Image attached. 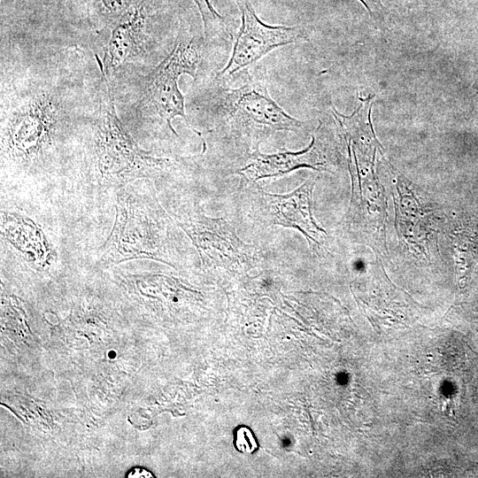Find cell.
Returning a JSON list of instances; mask_svg holds the SVG:
<instances>
[{
    "label": "cell",
    "mask_w": 478,
    "mask_h": 478,
    "mask_svg": "<svg viewBox=\"0 0 478 478\" xmlns=\"http://www.w3.org/2000/svg\"><path fill=\"white\" fill-rule=\"evenodd\" d=\"M197 108L210 131L231 139L249 153L276 135L304 127L303 121L272 98L266 82L249 73L248 81L236 88L212 80Z\"/></svg>",
    "instance_id": "cell-1"
},
{
    "label": "cell",
    "mask_w": 478,
    "mask_h": 478,
    "mask_svg": "<svg viewBox=\"0 0 478 478\" xmlns=\"http://www.w3.org/2000/svg\"><path fill=\"white\" fill-rule=\"evenodd\" d=\"M116 218L103 258L110 262L132 258L174 261L170 219L150 190L127 188L118 199Z\"/></svg>",
    "instance_id": "cell-2"
},
{
    "label": "cell",
    "mask_w": 478,
    "mask_h": 478,
    "mask_svg": "<svg viewBox=\"0 0 478 478\" xmlns=\"http://www.w3.org/2000/svg\"><path fill=\"white\" fill-rule=\"evenodd\" d=\"M106 85L101 98L97 140V166L110 180H133L154 175L172 167L174 162L141 150L128 135L117 116L108 81L99 67Z\"/></svg>",
    "instance_id": "cell-3"
},
{
    "label": "cell",
    "mask_w": 478,
    "mask_h": 478,
    "mask_svg": "<svg viewBox=\"0 0 478 478\" xmlns=\"http://www.w3.org/2000/svg\"><path fill=\"white\" fill-rule=\"evenodd\" d=\"M176 221L193 242L203 265L246 272L258 262L256 249L243 243L226 220L208 217L197 209L181 214Z\"/></svg>",
    "instance_id": "cell-4"
},
{
    "label": "cell",
    "mask_w": 478,
    "mask_h": 478,
    "mask_svg": "<svg viewBox=\"0 0 478 478\" xmlns=\"http://www.w3.org/2000/svg\"><path fill=\"white\" fill-rule=\"evenodd\" d=\"M203 41L200 38H178L170 53L145 79V94L155 113L178 135L172 120L180 116L189 126L184 97L179 89V77L184 73L197 78L202 60Z\"/></svg>",
    "instance_id": "cell-5"
},
{
    "label": "cell",
    "mask_w": 478,
    "mask_h": 478,
    "mask_svg": "<svg viewBox=\"0 0 478 478\" xmlns=\"http://www.w3.org/2000/svg\"><path fill=\"white\" fill-rule=\"evenodd\" d=\"M347 163L351 179V199L346 215L348 228L378 258H385L387 197L375 174L374 164H360L350 157Z\"/></svg>",
    "instance_id": "cell-6"
},
{
    "label": "cell",
    "mask_w": 478,
    "mask_h": 478,
    "mask_svg": "<svg viewBox=\"0 0 478 478\" xmlns=\"http://www.w3.org/2000/svg\"><path fill=\"white\" fill-rule=\"evenodd\" d=\"M235 2L242 14V24L227 65L212 79L227 84L235 74L248 71L272 50L307 38L303 27L266 24L258 17L250 0Z\"/></svg>",
    "instance_id": "cell-7"
},
{
    "label": "cell",
    "mask_w": 478,
    "mask_h": 478,
    "mask_svg": "<svg viewBox=\"0 0 478 478\" xmlns=\"http://www.w3.org/2000/svg\"><path fill=\"white\" fill-rule=\"evenodd\" d=\"M339 152L333 139L327 134L324 123L312 135L310 144L299 151L262 153L259 149L248 154L245 165L235 173L241 184H255L258 180L285 175L299 168L335 173L339 165Z\"/></svg>",
    "instance_id": "cell-8"
},
{
    "label": "cell",
    "mask_w": 478,
    "mask_h": 478,
    "mask_svg": "<svg viewBox=\"0 0 478 478\" xmlns=\"http://www.w3.org/2000/svg\"><path fill=\"white\" fill-rule=\"evenodd\" d=\"M314 185L315 180L308 179L285 195L266 193L256 186V190L251 194L252 218L265 226L296 228L305 235L312 248L320 249L327 239V233L312 215Z\"/></svg>",
    "instance_id": "cell-9"
},
{
    "label": "cell",
    "mask_w": 478,
    "mask_h": 478,
    "mask_svg": "<svg viewBox=\"0 0 478 478\" xmlns=\"http://www.w3.org/2000/svg\"><path fill=\"white\" fill-rule=\"evenodd\" d=\"M58 107L45 95L23 105L10 120L7 144L10 153L22 158H32L48 143L53 130Z\"/></svg>",
    "instance_id": "cell-10"
},
{
    "label": "cell",
    "mask_w": 478,
    "mask_h": 478,
    "mask_svg": "<svg viewBox=\"0 0 478 478\" xmlns=\"http://www.w3.org/2000/svg\"><path fill=\"white\" fill-rule=\"evenodd\" d=\"M396 178L395 187L397 197H395L396 227L401 240L414 249L425 251L426 243L432 231L431 213L416 197L412 183L390 166Z\"/></svg>",
    "instance_id": "cell-11"
},
{
    "label": "cell",
    "mask_w": 478,
    "mask_h": 478,
    "mask_svg": "<svg viewBox=\"0 0 478 478\" xmlns=\"http://www.w3.org/2000/svg\"><path fill=\"white\" fill-rule=\"evenodd\" d=\"M358 106L350 115L332 106V113L347 143L348 154L358 162L374 163L376 153L383 152L371 121L374 96L358 97Z\"/></svg>",
    "instance_id": "cell-12"
},
{
    "label": "cell",
    "mask_w": 478,
    "mask_h": 478,
    "mask_svg": "<svg viewBox=\"0 0 478 478\" xmlns=\"http://www.w3.org/2000/svg\"><path fill=\"white\" fill-rule=\"evenodd\" d=\"M146 14L143 4L135 6L112 32L102 65L106 72L136 54L145 38Z\"/></svg>",
    "instance_id": "cell-13"
},
{
    "label": "cell",
    "mask_w": 478,
    "mask_h": 478,
    "mask_svg": "<svg viewBox=\"0 0 478 478\" xmlns=\"http://www.w3.org/2000/svg\"><path fill=\"white\" fill-rule=\"evenodd\" d=\"M200 13L205 40L230 35L225 19L215 10L210 0H193Z\"/></svg>",
    "instance_id": "cell-14"
},
{
    "label": "cell",
    "mask_w": 478,
    "mask_h": 478,
    "mask_svg": "<svg viewBox=\"0 0 478 478\" xmlns=\"http://www.w3.org/2000/svg\"><path fill=\"white\" fill-rule=\"evenodd\" d=\"M234 444L235 449L243 453H253L258 449V443L252 431L244 426L235 431Z\"/></svg>",
    "instance_id": "cell-15"
},
{
    "label": "cell",
    "mask_w": 478,
    "mask_h": 478,
    "mask_svg": "<svg viewBox=\"0 0 478 478\" xmlns=\"http://www.w3.org/2000/svg\"><path fill=\"white\" fill-rule=\"evenodd\" d=\"M366 8L374 21L382 23L384 21L386 8L381 0H358Z\"/></svg>",
    "instance_id": "cell-16"
},
{
    "label": "cell",
    "mask_w": 478,
    "mask_h": 478,
    "mask_svg": "<svg viewBox=\"0 0 478 478\" xmlns=\"http://www.w3.org/2000/svg\"><path fill=\"white\" fill-rule=\"evenodd\" d=\"M104 7L110 12L117 13L127 10L132 0H101Z\"/></svg>",
    "instance_id": "cell-17"
},
{
    "label": "cell",
    "mask_w": 478,
    "mask_h": 478,
    "mask_svg": "<svg viewBox=\"0 0 478 478\" xmlns=\"http://www.w3.org/2000/svg\"><path fill=\"white\" fill-rule=\"evenodd\" d=\"M127 477L128 478H151L154 477L153 474L143 467H134L131 469Z\"/></svg>",
    "instance_id": "cell-18"
},
{
    "label": "cell",
    "mask_w": 478,
    "mask_h": 478,
    "mask_svg": "<svg viewBox=\"0 0 478 478\" xmlns=\"http://www.w3.org/2000/svg\"><path fill=\"white\" fill-rule=\"evenodd\" d=\"M108 357L112 358H115L116 357V352L115 351H110L108 353Z\"/></svg>",
    "instance_id": "cell-19"
}]
</instances>
